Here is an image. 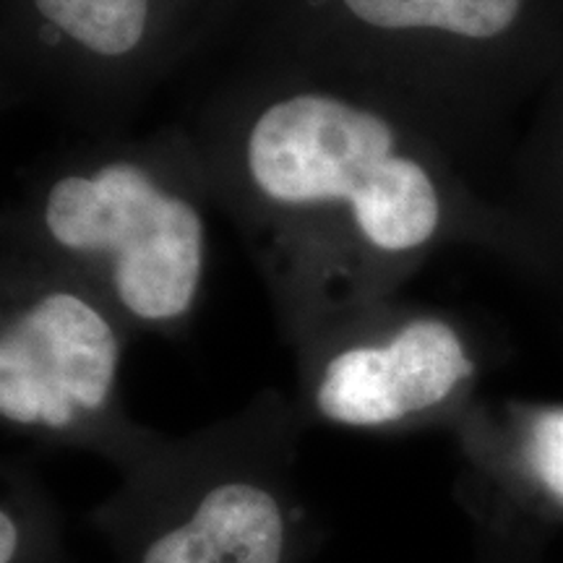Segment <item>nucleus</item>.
Returning a JSON list of instances; mask_svg holds the SVG:
<instances>
[{
    "label": "nucleus",
    "mask_w": 563,
    "mask_h": 563,
    "mask_svg": "<svg viewBox=\"0 0 563 563\" xmlns=\"http://www.w3.org/2000/svg\"><path fill=\"white\" fill-rule=\"evenodd\" d=\"M266 290L300 329L389 302L449 245H481L561 287L545 238L477 191L452 146L361 84L269 55L186 131Z\"/></svg>",
    "instance_id": "obj_1"
},
{
    "label": "nucleus",
    "mask_w": 563,
    "mask_h": 563,
    "mask_svg": "<svg viewBox=\"0 0 563 563\" xmlns=\"http://www.w3.org/2000/svg\"><path fill=\"white\" fill-rule=\"evenodd\" d=\"M209 201L186 131L104 136L26 180L5 220V251L87 282L125 323L175 329L207 285Z\"/></svg>",
    "instance_id": "obj_2"
},
{
    "label": "nucleus",
    "mask_w": 563,
    "mask_h": 563,
    "mask_svg": "<svg viewBox=\"0 0 563 563\" xmlns=\"http://www.w3.org/2000/svg\"><path fill=\"white\" fill-rule=\"evenodd\" d=\"M274 55L361 84L412 112L464 165L563 58V0H308Z\"/></svg>",
    "instance_id": "obj_3"
},
{
    "label": "nucleus",
    "mask_w": 563,
    "mask_h": 563,
    "mask_svg": "<svg viewBox=\"0 0 563 563\" xmlns=\"http://www.w3.org/2000/svg\"><path fill=\"white\" fill-rule=\"evenodd\" d=\"M125 319L87 282L3 253L0 418L16 431L74 433L112 407Z\"/></svg>",
    "instance_id": "obj_4"
},
{
    "label": "nucleus",
    "mask_w": 563,
    "mask_h": 563,
    "mask_svg": "<svg viewBox=\"0 0 563 563\" xmlns=\"http://www.w3.org/2000/svg\"><path fill=\"white\" fill-rule=\"evenodd\" d=\"M178 0H21L11 74L16 91L112 131L180 47Z\"/></svg>",
    "instance_id": "obj_5"
},
{
    "label": "nucleus",
    "mask_w": 563,
    "mask_h": 563,
    "mask_svg": "<svg viewBox=\"0 0 563 563\" xmlns=\"http://www.w3.org/2000/svg\"><path fill=\"white\" fill-rule=\"evenodd\" d=\"M365 311L363 336L323 357L313 407L323 420L378 431L452 407L477 376L473 342L460 323L433 311Z\"/></svg>",
    "instance_id": "obj_6"
},
{
    "label": "nucleus",
    "mask_w": 563,
    "mask_h": 563,
    "mask_svg": "<svg viewBox=\"0 0 563 563\" xmlns=\"http://www.w3.org/2000/svg\"><path fill=\"white\" fill-rule=\"evenodd\" d=\"M287 525L277 496L253 481L214 483L146 545L141 563H282Z\"/></svg>",
    "instance_id": "obj_7"
},
{
    "label": "nucleus",
    "mask_w": 563,
    "mask_h": 563,
    "mask_svg": "<svg viewBox=\"0 0 563 563\" xmlns=\"http://www.w3.org/2000/svg\"><path fill=\"white\" fill-rule=\"evenodd\" d=\"M522 167L525 201L511 207L545 238L563 274V58L543 87Z\"/></svg>",
    "instance_id": "obj_8"
},
{
    "label": "nucleus",
    "mask_w": 563,
    "mask_h": 563,
    "mask_svg": "<svg viewBox=\"0 0 563 563\" xmlns=\"http://www.w3.org/2000/svg\"><path fill=\"white\" fill-rule=\"evenodd\" d=\"M506 462L540 501L563 514V405L511 412L504 435Z\"/></svg>",
    "instance_id": "obj_9"
},
{
    "label": "nucleus",
    "mask_w": 563,
    "mask_h": 563,
    "mask_svg": "<svg viewBox=\"0 0 563 563\" xmlns=\"http://www.w3.org/2000/svg\"><path fill=\"white\" fill-rule=\"evenodd\" d=\"M19 551V527L9 511L0 514V563H13Z\"/></svg>",
    "instance_id": "obj_10"
}]
</instances>
